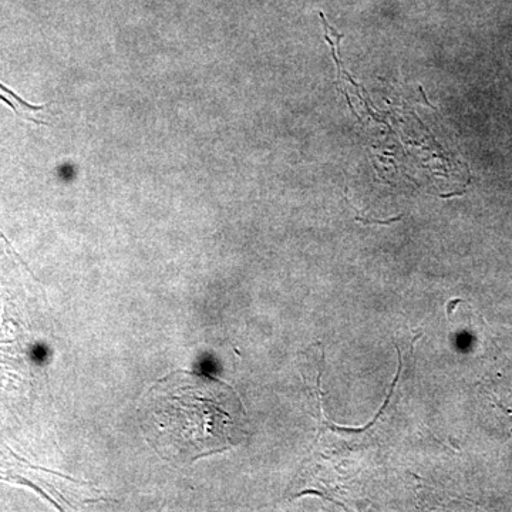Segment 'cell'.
I'll return each instance as SVG.
<instances>
[{
  "mask_svg": "<svg viewBox=\"0 0 512 512\" xmlns=\"http://www.w3.org/2000/svg\"><path fill=\"white\" fill-rule=\"evenodd\" d=\"M140 423L148 444L173 464L222 453L244 437V409L234 390L187 370L170 373L148 390Z\"/></svg>",
  "mask_w": 512,
  "mask_h": 512,
  "instance_id": "6da1fadb",
  "label": "cell"
},
{
  "mask_svg": "<svg viewBox=\"0 0 512 512\" xmlns=\"http://www.w3.org/2000/svg\"><path fill=\"white\" fill-rule=\"evenodd\" d=\"M0 100L8 103L13 110L18 111V113H32V111H39L40 107H32L29 106L28 103H25L22 99H19L15 93L10 92L9 89H6L2 83H0Z\"/></svg>",
  "mask_w": 512,
  "mask_h": 512,
  "instance_id": "7a4b0ae2",
  "label": "cell"
}]
</instances>
